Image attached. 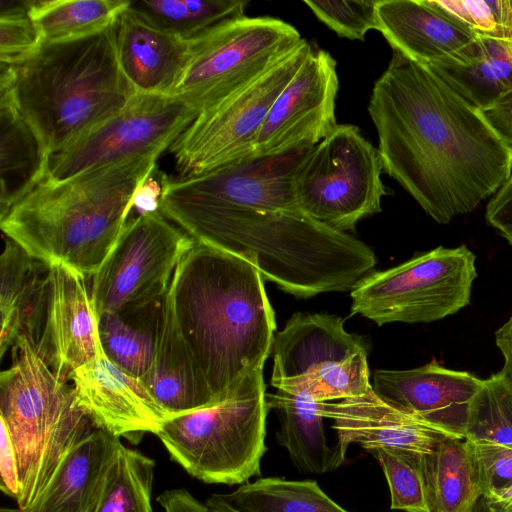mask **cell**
I'll return each instance as SVG.
<instances>
[{"instance_id": "5bb4252c", "label": "cell", "mask_w": 512, "mask_h": 512, "mask_svg": "<svg viewBox=\"0 0 512 512\" xmlns=\"http://www.w3.org/2000/svg\"><path fill=\"white\" fill-rule=\"evenodd\" d=\"M198 115L175 96L137 92L116 114L51 156L46 179L61 181L126 160L160 156Z\"/></svg>"}, {"instance_id": "c3c4849f", "label": "cell", "mask_w": 512, "mask_h": 512, "mask_svg": "<svg viewBox=\"0 0 512 512\" xmlns=\"http://www.w3.org/2000/svg\"><path fill=\"white\" fill-rule=\"evenodd\" d=\"M206 506L211 512H235L227 505H225L215 494L210 495L206 501Z\"/></svg>"}, {"instance_id": "7402d4cb", "label": "cell", "mask_w": 512, "mask_h": 512, "mask_svg": "<svg viewBox=\"0 0 512 512\" xmlns=\"http://www.w3.org/2000/svg\"><path fill=\"white\" fill-rule=\"evenodd\" d=\"M0 258V356L21 337L38 346L45 322L49 265L3 235Z\"/></svg>"}, {"instance_id": "ffe728a7", "label": "cell", "mask_w": 512, "mask_h": 512, "mask_svg": "<svg viewBox=\"0 0 512 512\" xmlns=\"http://www.w3.org/2000/svg\"><path fill=\"white\" fill-rule=\"evenodd\" d=\"M482 379L435 360L408 370H375L371 386L384 400L465 439L470 407Z\"/></svg>"}, {"instance_id": "277c9868", "label": "cell", "mask_w": 512, "mask_h": 512, "mask_svg": "<svg viewBox=\"0 0 512 512\" xmlns=\"http://www.w3.org/2000/svg\"><path fill=\"white\" fill-rule=\"evenodd\" d=\"M158 157H138L61 181L45 179L0 217L3 235L48 265L63 263L91 278L118 241L134 192Z\"/></svg>"}, {"instance_id": "7c38bea8", "label": "cell", "mask_w": 512, "mask_h": 512, "mask_svg": "<svg viewBox=\"0 0 512 512\" xmlns=\"http://www.w3.org/2000/svg\"><path fill=\"white\" fill-rule=\"evenodd\" d=\"M311 49L305 40L251 84L201 112L169 148L177 179L253 157L257 135L270 108Z\"/></svg>"}, {"instance_id": "ac0fdd59", "label": "cell", "mask_w": 512, "mask_h": 512, "mask_svg": "<svg viewBox=\"0 0 512 512\" xmlns=\"http://www.w3.org/2000/svg\"><path fill=\"white\" fill-rule=\"evenodd\" d=\"M70 380L77 404L93 426L117 438L156 435L170 417L143 381L115 365L103 350Z\"/></svg>"}, {"instance_id": "d590c367", "label": "cell", "mask_w": 512, "mask_h": 512, "mask_svg": "<svg viewBox=\"0 0 512 512\" xmlns=\"http://www.w3.org/2000/svg\"><path fill=\"white\" fill-rule=\"evenodd\" d=\"M387 480L393 510L430 512L423 470V455L397 448L369 451Z\"/></svg>"}, {"instance_id": "e575fe53", "label": "cell", "mask_w": 512, "mask_h": 512, "mask_svg": "<svg viewBox=\"0 0 512 512\" xmlns=\"http://www.w3.org/2000/svg\"><path fill=\"white\" fill-rule=\"evenodd\" d=\"M465 439L512 447V382L501 370L482 379L470 407Z\"/></svg>"}, {"instance_id": "4dcf8cb0", "label": "cell", "mask_w": 512, "mask_h": 512, "mask_svg": "<svg viewBox=\"0 0 512 512\" xmlns=\"http://www.w3.org/2000/svg\"><path fill=\"white\" fill-rule=\"evenodd\" d=\"M27 12L42 42L75 40L114 25L130 0H34Z\"/></svg>"}, {"instance_id": "1f68e13d", "label": "cell", "mask_w": 512, "mask_h": 512, "mask_svg": "<svg viewBox=\"0 0 512 512\" xmlns=\"http://www.w3.org/2000/svg\"><path fill=\"white\" fill-rule=\"evenodd\" d=\"M216 495L235 512H348L312 480L265 477Z\"/></svg>"}, {"instance_id": "f6af8a7d", "label": "cell", "mask_w": 512, "mask_h": 512, "mask_svg": "<svg viewBox=\"0 0 512 512\" xmlns=\"http://www.w3.org/2000/svg\"><path fill=\"white\" fill-rule=\"evenodd\" d=\"M156 500L164 512H211L185 488L167 489Z\"/></svg>"}, {"instance_id": "30bf717a", "label": "cell", "mask_w": 512, "mask_h": 512, "mask_svg": "<svg viewBox=\"0 0 512 512\" xmlns=\"http://www.w3.org/2000/svg\"><path fill=\"white\" fill-rule=\"evenodd\" d=\"M476 277V255L467 246H438L362 277L351 289L350 316L378 326L438 321L470 304Z\"/></svg>"}, {"instance_id": "7dc6e473", "label": "cell", "mask_w": 512, "mask_h": 512, "mask_svg": "<svg viewBox=\"0 0 512 512\" xmlns=\"http://www.w3.org/2000/svg\"><path fill=\"white\" fill-rule=\"evenodd\" d=\"M484 497L490 512H512V483Z\"/></svg>"}, {"instance_id": "cb8c5ba5", "label": "cell", "mask_w": 512, "mask_h": 512, "mask_svg": "<svg viewBox=\"0 0 512 512\" xmlns=\"http://www.w3.org/2000/svg\"><path fill=\"white\" fill-rule=\"evenodd\" d=\"M170 417L215 403L212 392L177 325L165 296L154 359L141 379Z\"/></svg>"}, {"instance_id": "f35d334b", "label": "cell", "mask_w": 512, "mask_h": 512, "mask_svg": "<svg viewBox=\"0 0 512 512\" xmlns=\"http://www.w3.org/2000/svg\"><path fill=\"white\" fill-rule=\"evenodd\" d=\"M41 43V37L28 15L26 2L1 6V63L16 64L34 52Z\"/></svg>"}, {"instance_id": "3957f363", "label": "cell", "mask_w": 512, "mask_h": 512, "mask_svg": "<svg viewBox=\"0 0 512 512\" xmlns=\"http://www.w3.org/2000/svg\"><path fill=\"white\" fill-rule=\"evenodd\" d=\"M168 297L215 403L247 374L263 368L276 321L264 279L253 263L195 243L178 264Z\"/></svg>"}, {"instance_id": "ba28073f", "label": "cell", "mask_w": 512, "mask_h": 512, "mask_svg": "<svg viewBox=\"0 0 512 512\" xmlns=\"http://www.w3.org/2000/svg\"><path fill=\"white\" fill-rule=\"evenodd\" d=\"M305 41L273 17L224 21L188 40V60L175 96L199 114L236 94Z\"/></svg>"}, {"instance_id": "e0dca14e", "label": "cell", "mask_w": 512, "mask_h": 512, "mask_svg": "<svg viewBox=\"0 0 512 512\" xmlns=\"http://www.w3.org/2000/svg\"><path fill=\"white\" fill-rule=\"evenodd\" d=\"M324 418L333 420L338 467L348 448L359 444L368 452L377 448H397L428 454L441 442L456 438L420 416L378 396L372 387L360 396L338 402H319ZM459 439V438H457Z\"/></svg>"}, {"instance_id": "5b68a950", "label": "cell", "mask_w": 512, "mask_h": 512, "mask_svg": "<svg viewBox=\"0 0 512 512\" xmlns=\"http://www.w3.org/2000/svg\"><path fill=\"white\" fill-rule=\"evenodd\" d=\"M0 82L49 159L137 93L118 60L116 23L83 38L42 42L20 62L1 63Z\"/></svg>"}, {"instance_id": "52a82bcc", "label": "cell", "mask_w": 512, "mask_h": 512, "mask_svg": "<svg viewBox=\"0 0 512 512\" xmlns=\"http://www.w3.org/2000/svg\"><path fill=\"white\" fill-rule=\"evenodd\" d=\"M266 394L263 368H258L219 402L169 417L156 435L192 477L208 484H243L261 475L270 410Z\"/></svg>"}, {"instance_id": "8d00e7d4", "label": "cell", "mask_w": 512, "mask_h": 512, "mask_svg": "<svg viewBox=\"0 0 512 512\" xmlns=\"http://www.w3.org/2000/svg\"><path fill=\"white\" fill-rule=\"evenodd\" d=\"M476 37L512 43V0H428Z\"/></svg>"}, {"instance_id": "603a6c76", "label": "cell", "mask_w": 512, "mask_h": 512, "mask_svg": "<svg viewBox=\"0 0 512 512\" xmlns=\"http://www.w3.org/2000/svg\"><path fill=\"white\" fill-rule=\"evenodd\" d=\"M116 45L121 69L136 92L172 96L188 60V40L126 10L116 22Z\"/></svg>"}, {"instance_id": "4fadbf2b", "label": "cell", "mask_w": 512, "mask_h": 512, "mask_svg": "<svg viewBox=\"0 0 512 512\" xmlns=\"http://www.w3.org/2000/svg\"><path fill=\"white\" fill-rule=\"evenodd\" d=\"M194 244L160 210L129 220L109 256L91 277V299L97 316L163 298L178 264Z\"/></svg>"}, {"instance_id": "7a4b0ae2", "label": "cell", "mask_w": 512, "mask_h": 512, "mask_svg": "<svg viewBox=\"0 0 512 512\" xmlns=\"http://www.w3.org/2000/svg\"><path fill=\"white\" fill-rule=\"evenodd\" d=\"M160 211L195 243L245 258L297 298L351 290L376 264L365 243L300 212L170 201Z\"/></svg>"}, {"instance_id": "f907efd6", "label": "cell", "mask_w": 512, "mask_h": 512, "mask_svg": "<svg viewBox=\"0 0 512 512\" xmlns=\"http://www.w3.org/2000/svg\"><path fill=\"white\" fill-rule=\"evenodd\" d=\"M0 512H27L26 510H22L20 508H1Z\"/></svg>"}, {"instance_id": "d4e9b609", "label": "cell", "mask_w": 512, "mask_h": 512, "mask_svg": "<svg viewBox=\"0 0 512 512\" xmlns=\"http://www.w3.org/2000/svg\"><path fill=\"white\" fill-rule=\"evenodd\" d=\"M117 438L93 429L66 454L27 512H91Z\"/></svg>"}, {"instance_id": "816d5d0a", "label": "cell", "mask_w": 512, "mask_h": 512, "mask_svg": "<svg viewBox=\"0 0 512 512\" xmlns=\"http://www.w3.org/2000/svg\"><path fill=\"white\" fill-rule=\"evenodd\" d=\"M504 238L509 242V244L512 246V234L504 236Z\"/></svg>"}, {"instance_id": "60d3db41", "label": "cell", "mask_w": 512, "mask_h": 512, "mask_svg": "<svg viewBox=\"0 0 512 512\" xmlns=\"http://www.w3.org/2000/svg\"><path fill=\"white\" fill-rule=\"evenodd\" d=\"M168 176L157 167L137 187L129 207L128 221L160 210V203ZM127 221V222H128Z\"/></svg>"}, {"instance_id": "681fc988", "label": "cell", "mask_w": 512, "mask_h": 512, "mask_svg": "<svg viewBox=\"0 0 512 512\" xmlns=\"http://www.w3.org/2000/svg\"><path fill=\"white\" fill-rule=\"evenodd\" d=\"M470 512H490L483 495L477 500Z\"/></svg>"}, {"instance_id": "d6986e66", "label": "cell", "mask_w": 512, "mask_h": 512, "mask_svg": "<svg viewBox=\"0 0 512 512\" xmlns=\"http://www.w3.org/2000/svg\"><path fill=\"white\" fill-rule=\"evenodd\" d=\"M86 280L63 263L49 264L45 322L37 349L54 372L68 381L77 368L103 350Z\"/></svg>"}, {"instance_id": "b9f144b4", "label": "cell", "mask_w": 512, "mask_h": 512, "mask_svg": "<svg viewBox=\"0 0 512 512\" xmlns=\"http://www.w3.org/2000/svg\"><path fill=\"white\" fill-rule=\"evenodd\" d=\"M485 219L503 237L512 234V173L490 198L486 207Z\"/></svg>"}, {"instance_id": "8fae6325", "label": "cell", "mask_w": 512, "mask_h": 512, "mask_svg": "<svg viewBox=\"0 0 512 512\" xmlns=\"http://www.w3.org/2000/svg\"><path fill=\"white\" fill-rule=\"evenodd\" d=\"M271 385L317 402L360 396L372 386L368 351L344 320L326 313H294L274 338Z\"/></svg>"}, {"instance_id": "4316f807", "label": "cell", "mask_w": 512, "mask_h": 512, "mask_svg": "<svg viewBox=\"0 0 512 512\" xmlns=\"http://www.w3.org/2000/svg\"><path fill=\"white\" fill-rule=\"evenodd\" d=\"M266 400L279 416L276 440L299 471L323 474L338 468L335 451L327 444L319 402L308 395L280 390L266 394Z\"/></svg>"}, {"instance_id": "6da1fadb", "label": "cell", "mask_w": 512, "mask_h": 512, "mask_svg": "<svg viewBox=\"0 0 512 512\" xmlns=\"http://www.w3.org/2000/svg\"><path fill=\"white\" fill-rule=\"evenodd\" d=\"M368 113L384 173L439 224L473 211L512 173V155L482 111L398 52L373 85Z\"/></svg>"}, {"instance_id": "44dd1931", "label": "cell", "mask_w": 512, "mask_h": 512, "mask_svg": "<svg viewBox=\"0 0 512 512\" xmlns=\"http://www.w3.org/2000/svg\"><path fill=\"white\" fill-rule=\"evenodd\" d=\"M375 8L393 51L428 67L469 61L477 37L428 0H378Z\"/></svg>"}, {"instance_id": "484cf974", "label": "cell", "mask_w": 512, "mask_h": 512, "mask_svg": "<svg viewBox=\"0 0 512 512\" xmlns=\"http://www.w3.org/2000/svg\"><path fill=\"white\" fill-rule=\"evenodd\" d=\"M0 217L48 174L49 158L17 110L10 88L0 84Z\"/></svg>"}, {"instance_id": "ab89813d", "label": "cell", "mask_w": 512, "mask_h": 512, "mask_svg": "<svg viewBox=\"0 0 512 512\" xmlns=\"http://www.w3.org/2000/svg\"><path fill=\"white\" fill-rule=\"evenodd\" d=\"M483 496L512 483V447L484 440H468Z\"/></svg>"}, {"instance_id": "74e56055", "label": "cell", "mask_w": 512, "mask_h": 512, "mask_svg": "<svg viewBox=\"0 0 512 512\" xmlns=\"http://www.w3.org/2000/svg\"><path fill=\"white\" fill-rule=\"evenodd\" d=\"M312 13L339 37L364 41L368 31L377 30L376 1H304Z\"/></svg>"}, {"instance_id": "7bdbcfd3", "label": "cell", "mask_w": 512, "mask_h": 512, "mask_svg": "<svg viewBox=\"0 0 512 512\" xmlns=\"http://www.w3.org/2000/svg\"><path fill=\"white\" fill-rule=\"evenodd\" d=\"M0 488L2 492L17 499L20 492L19 467L13 444L7 431L1 427L0 444Z\"/></svg>"}, {"instance_id": "9c48e42d", "label": "cell", "mask_w": 512, "mask_h": 512, "mask_svg": "<svg viewBox=\"0 0 512 512\" xmlns=\"http://www.w3.org/2000/svg\"><path fill=\"white\" fill-rule=\"evenodd\" d=\"M377 147L352 124H338L297 163L292 186L304 215L340 232L381 211L389 190Z\"/></svg>"}, {"instance_id": "f546056e", "label": "cell", "mask_w": 512, "mask_h": 512, "mask_svg": "<svg viewBox=\"0 0 512 512\" xmlns=\"http://www.w3.org/2000/svg\"><path fill=\"white\" fill-rule=\"evenodd\" d=\"M430 68L467 102L484 111L512 91V43L477 37L468 63Z\"/></svg>"}, {"instance_id": "83f0119b", "label": "cell", "mask_w": 512, "mask_h": 512, "mask_svg": "<svg viewBox=\"0 0 512 512\" xmlns=\"http://www.w3.org/2000/svg\"><path fill=\"white\" fill-rule=\"evenodd\" d=\"M165 296L98 317L99 338L106 357L139 379L148 373L154 359Z\"/></svg>"}, {"instance_id": "ee69618b", "label": "cell", "mask_w": 512, "mask_h": 512, "mask_svg": "<svg viewBox=\"0 0 512 512\" xmlns=\"http://www.w3.org/2000/svg\"><path fill=\"white\" fill-rule=\"evenodd\" d=\"M482 113L512 155V91Z\"/></svg>"}, {"instance_id": "8992f818", "label": "cell", "mask_w": 512, "mask_h": 512, "mask_svg": "<svg viewBox=\"0 0 512 512\" xmlns=\"http://www.w3.org/2000/svg\"><path fill=\"white\" fill-rule=\"evenodd\" d=\"M0 375V422L16 454L17 507L28 510L71 448L93 424L78 406L73 385L60 378L26 337L12 346Z\"/></svg>"}, {"instance_id": "836d02e7", "label": "cell", "mask_w": 512, "mask_h": 512, "mask_svg": "<svg viewBox=\"0 0 512 512\" xmlns=\"http://www.w3.org/2000/svg\"><path fill=\"white\" fill-rule=\"evenodd\" d=\"M247 4L246 0H130L127 10L151 27L190 40L245 16Z\"/></svg>"}, {"instance_id": "bcb514c9", "label": "cell", "mask_w": 512, "mask_h": 512, "mask_svg": "<svg viewBox=\"0 0 512 512\" xmlns=\"http://www.w3.org/2000/svg\"><path fill=\"white\" fill-rule=\"evenodd\" d=\"M495 343L503 358L501 371L512 382V315L496 330Z\"/></svg>"}, {"instance_id": "d6a6232c", "label": "cell", "mask_w": 512, "mask_h": 512, "mask_svg": "<svg viewBox=\"0 0 512 512\" xmlns=\"http://www.w3.org/2000/svg\"><path fill=\"white\" fill-rule=\"evenodd\" d=\"M155 461L120 439L105 468L91 512H153Z\"/></svg>"}, {"instance_id": "2e32d148", "label": "cell", "mask_w": 512, "mask_h": 512, "mask_svg": "<svg viewBox=\"0 0 512 512\" xmlns=\"http://www.w3.org/2000/svg\"><path fill=\"white\" fill-rule=\"evenodd\" d=\"M307 149L250 157L187 179L168 178L161 201L224 203L257 210L300 212L292 178Z\"/></svg>"}, {"instance_id": "f1b7e54d", "label": "cell", "mask_w": 512, "mask_h": 512, "mask_svg": "<svg viewBox=\"0 0 512 512\" xmlns=\"http://www.w3.org/2000/svg\"><path fill=\"white\" fill-rule=\"evenodd\" d=\"M423 470L430 512H470L482 496L474 458L465 439L439 443L423 455Z\"/></svg>"}, {"instance_id": "9a60e30c", "label": "cell", "mask_w": 512, "mask_h": 512, "mask_svg": "<svg viewBox=\"0 0 512 512\" xmlns=\"http://www.w3.org/2000/svg\"><path fill=\"white\" fill-rule=\"evenodd\" d=\"M336 61L323 49H311L280 92L257 135L253 157L277 156L310 148L338 125Z\"/></svg>"}]
</instances>
